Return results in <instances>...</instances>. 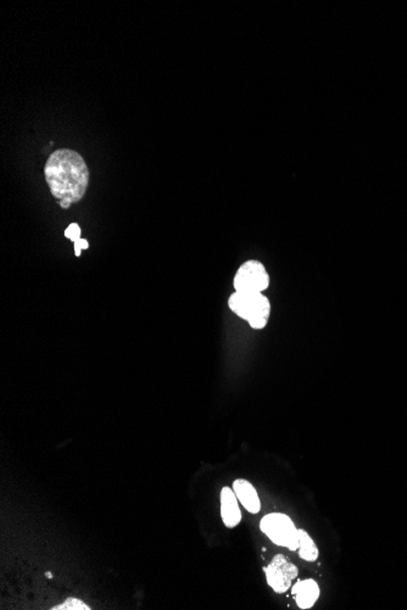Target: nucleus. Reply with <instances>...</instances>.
Returning <instances> with one entry per match:
<instances>
[{
    "label": "nucleus",
    "instance_id": "1",
    "mask_svg": "<svg viewBox=\"0 0 407 610\" xmlns=\"http://www.w3.org/2000/svg\"><path fill=\"white\" fill-rule=\"evenodd\" d=\"M44 176L51 195L64 210L81 201L90 186L88 166L81 154L71 149L51 152L44 166Z\"/></svg>",
    "mask_w": 407,
    "mask_h": 610
},
{
    "label": "nucleus",
    "instance_id": "2",
    "mask_svg": "<svg viewBox=\"0 0 407 610\" xmlns=\"http://www.w3.org/2000/svg\"><path fill=\"white\" fill-rule=\"evenodd\" d=\"M228 307L256 330L266 327L271 313L270 300L263 294H242L236 291L229 296Z\"/></svg>",
    "mask_w": 407,
    "mask_h": 610
},
{
    "label": "nucleus",
    "instance_id": "3",
    "mask_svg": "<svg viewBox=\"0 0 407 610\" xmlns=\"http://www.w3.org/2000/svg\"><path fill=\"white\" fill-rule=\"evenodd\" d=\"M260 529L277 546L289 548L290 551L299 548V530L285 514H268L260 522Z\"/></svg>",
    "mask_w": 407,
    "mask_h": 610
},
{
    "label": "nucleus",
    "instance_id": "4",
    "mask_svg": "<svg viewBox=\"0 0 407 610\" xmlns=\"http://www.w3.org/2000/svg\"><path fill=\"white\" fill-rule=\"evenodd\" d=\"M233 285L237 293L263 294L270 285V275L261 262L250 260L238 268Z\"/></svg>",
    "mask_w": 407,
    "mask_h": 610
},
{
    "label": "nucleus",
    "instance_id": "5",
    "mask_svg": "<svg viewBox=\"0 0 407 610\" xmlns=\"http://www.w3.org/2000/svg\"><path fill=\"white\" fill-rule=\"evenodd\" d=\"M265 574L271 589L277 594H285L290 589L292 581L297 579V568L293 563L288 562L285 556L278 554L265 569Z\"/></svg>",
    "mask_w": 407,
    "mask_h": 610
},
{
    "label": "nucleus",
    "instance_id": "6",
    "mask_svg": "<svg viewBox=\"0 0 407 610\" xmlns=\"http://www.w3.org/2000/svg\"><path fill=\"white\" fill-rule=\"evenodd\" d=\"M238 498L232 488H223L221 491V517L227 527H234L242 520V513L238 505Z\"/></svg>",
    "mask_w": 407,
    "mask_h": 610
},
{
    "label": "nucleus",
    "instance_id": "7",
    "mask_svg": "<svg viewBox=\"0 0 407 610\" xmlns=\"http://www.w3.org/2000/svg\"><path fill=\"white\" fill-rule=\"evenodd\" d=\"M233 491L237 496L238 501L240 502L244 508L249 513H259L261 508L260 498L254 486L244 479H238L234 481Z\"/></svg>",
    "mask_w": 407,
    "mask_h": 610
},
{
    "label": "nucleus",
    "instance_id": "8",
    "mask_svg": "<svg viewBox=\"0 0 407 610\" xmlns=\"http://www.w3.org/2000/svg\"><path fill=\"white\" fill-rule=\"evenodd\" d=\"M292 594L300 609H310L319 597V587L314 580L299 581L292 589Z\"/></svg>",
    "mask_w": 407,
    "mask_h": 610
},
{
    "label": "nucleus",
    "instance_id": "9",
    "mask_svg": "<svg viewBox=\"0 0 407 610\" xmlns=\"http://www.w3.org/2000/svg\"><path fill=\"white\" fill-rule=\"evenodd\" d=\"M299 556L306 562H314L317 559L318 549L314 545V540L311 539L305 530H299Z\"/></svg>",
    "mask_w": 407,
    "mask_h": 610
},
{
    "label": "nucleus",
    "instance_id": "10",
    "mask_svg": "<svg viewBox=\"0 0 407 610\" xmlns=\"http://www.w3.org/2000/svg\"><path fill=\"white\" fill-rule=\"evenodd\" d=\"M90 606L77 598H68L64 603L54 606L53 610H90Z\"/></svg>",
    "mask_w": 407,
    "mask_h": 610
},
{
    "label": "nucleus",
    "instance_id": "11",
    "mask_svg": "<svg viewBox=\"0 0 407 610\" xmlns=\"http://www.w3.org/2000/svg\"><path fill=\"white\" fill-rule=\"evenodd\" d=\"M65 236L73 241V244L81 239V228L77 224H71L65 231Z\"/></svg>",
    "mask_w": 407,
    "mask_h": 610
},
{
    "label": "nucleus",
    "instance_id": "12",
    "mask_svg": "<svg viewBox=\"0 0 407 610\" xmlns=\"http://www.w3.org/2000/svg\"><path fill=\"white\" fill-rule=\"evenodd\" d=\"M90 248V243L85 239H80L75 243V255L81 256L82 250H87Z\"/></svg>",
    "mask_w": 407,
    "mask_h": 610
},
{
    "label": "nucleus",
    "instance_id": "13",
    "mask_svg": "<svg viewBox=\"0 0 407 610\" xmlns=\"http://www.w3.org/2000/svg\"><path fill=\"white\" fill-rule=\"evenodd\" d=\"M46 575H47V577H49V579H53V575H51V572H47V574H46Z\"/></svg>",
    "mask_w": 407,
    "mask_h": 610
}]
</instances>
